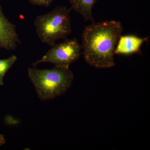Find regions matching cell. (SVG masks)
<instances>
[{
    "label": "cell",
    "instance_id": "cell-1",
    "mask_svg": "<svg viewBox=\"0 0 150 150\" xmlns=\"http://www.w3.org/2000/svg\"><path fill=\"white\" fill-rule=\"evenodd\" d=\"M123 30L121 23L115 20L92 23L85 27L81 47L86 62L98 69L114 67V51Z\"/></svg>",
    "mask_w": 150,
    "mask_h": 150
},
{
    "label": "cell",
    "instance_id": "cell-2",
    "mask_svg": "<svg viewBox=\"0 0 150 150\" xmlns=\"http://www.w3.org/2000/svg\"><path fill=\"white\" fill-rule=\"evenodd\" d=\"M28 76L38 96L43 100L54 99L64 93L74 79V74L69 68L56 67L51 69L29 68Z\"/></svg>",
    "mask_w": 150,
    "mask_h": 150
},
{
    "label": "cell",
    "instance_id": "cell-3",
    "mask_svg": "<svg viewBox=\"0 0 150 150\" xmlns=\"http://www.w3.org/2000/svg\"><path fill=\"white\" fill-rule=\"evenodd\" d=\"M71 11L64 6H57L48 13L37 16L34 25L41 42L51 46L57 40L67 38L71 32Z\"/></svg>",
    "mask_w": 150,
    "mask_h": 150
},
{
    "label": "cell",
    "instance_id": "cell-4",
    "mask_svg": "<svg viewBox=\"0 0 150 150\" xmlns=\"http://www.w3.org/2000/svg\"><path fill=\"white\" fill-rule=\"evenodd\" d=\"M39 60L32 64L34 67L43 63L54 64L61 68H69L70 65L77 61L81 51V45L76 38L64 39L62 43H55Z\"/></svg>",
    "mask_w": 150,
    "mask_h": 150
},
{
    "label": "cell",
    "instance_id": "cell-5",
    "mask_svg": "<svg viewBox=\"0 0 150 150\" xmlns=\"http://www.w3.org/2000/svg\"><path fill=\"white\" fill-rule=\"evenodd\" d=\"M21 43L16 26L5 16L0 5V48L15 50Z\"/></svg>",
    "mask_w": 150,
    "mask_h": 150
},
{
    "label": "cell",
    "instance_id": "cell-6",
    "mask_svg": "<svg viewBox=\"0 0 150 150\" xmlns=\"http://www.w3.org/2000/svg\"><path fill=\"white\" fill-rule=\"evenodd\" d=\"M148 38H142L134 35H121L115 47L114 54L129 55L138 53Z\"/></svg>",
    "mask_w": 150,
    "mask_h": 150
},
{
    "label": "cell",
    "instance_id": "cell-7",
    "mask_svg": "<svg viewBox=\"0 0 150 150\" xmlns=\"http://www.w3.org/2000/svg\"><path fill=\"white\" fill-rule=\"evenodd\" d=\"M98 0H70L71 9L79 14L86 21L95 22L92 11Z\"/></svg>",
    "mask_w": 150,
    "mask_h": 150
},
{
    "label": "cell",
    "instance_id": "cell-8",
    "mask_svg": "<svg viewBox=\"0 0 150 150\" xmlns=\"http://www.w3.org/2000/svg\"><path fill=\"white\" fill-rule=\"evenodd\" d=\"M17 60L15 55H12L6 59H0V85H4V79L6 74L14 64Z\"/></svg>",
    "mask_w": 150,
    "mask_h": 150
},
{
    "label": "cell",
    "instance_id": "cell-9",
    "mask_svg": "<svg viewBox=\"0 0 150 150\" xmlns=\"http://www.w3.org/2000/svg\"><path fill=\"white\" fill-rule=\"evenodd\" d=\"M31 4L33 5L48 7L51 5L54 0H28Z\"/></svg>",
    "mask_w": 150,
    "mask_h": 150
},
{
    "label": "cell",
    "instance_id": "cell-10",
    "mask_svg": "<svg viewBox=\"0 0 150 150\" xmlns=\"http://www.w3.org/2000/svg\"><path fill=\"white\" fill-rule=\"evenodd\" d=\"M6 143V140L2 134H0V147L4 144Z\"/></svg>",
    "mask_w": 150,
    "mask_h": 150
}]
</instances>
